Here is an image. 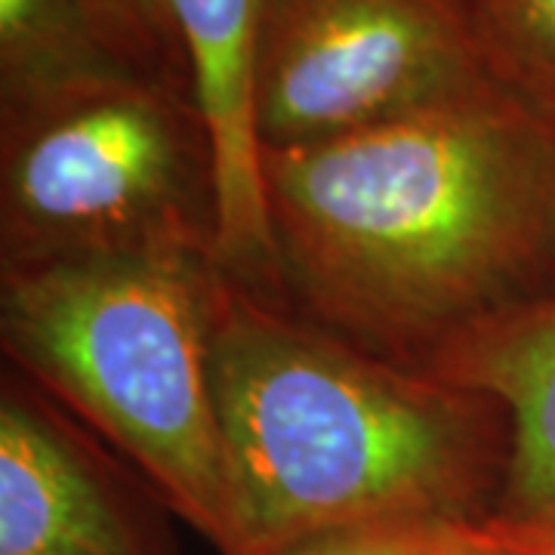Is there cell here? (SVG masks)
<instances>
[{
    "label": "cell",
    "instance_id": "cell-1",
    "mask_svg": "<svg viewBox=\"0 0 555 555\" xmlns=\"http://www.w3.org/2000/svg\"><path fill=\"white\" fill-rule=\"evenodd\" d=\"M259 164L278 275L379 356L423 364L555 266V118L509 87Z\"/></svg>",
    "mask_w": 555,
    "mask_h": 555
},
{
    "label": "cell",
    "instance_id": "cell-2",
    "mask_svg": "<svg viewBox=\"0 0 555 555\" xmlns=\"http://www.w3.org/2000/svg\"><path fill=\"white\" fill-rule=\"evenodd\" d=\"M214 392L238 555L377 518L494 513L506 423L494 401L278 312L222 272Z\"/></svg>",
    "mask_w": 555,
    "mask_h": 555
},
{
    "label": "cell",
    "instance_id": "cell-3",
    "mask_svg": "<svg viewBox=\"0 0 555 555\" xmlns=\"http://www.w3.org/2000/svg\"><path fill=\"white\" fill-rule=\"evenodd\" d=\"M219 278L214 254L185 247L10 266L0 337L43 396L118 448L219 555H238L214 392Z\"/></svg>",
    "mask_w": 555,
    "mask_h": 555
},
{
    "label": "cell",
    "instance_id": "cell-4",
    "mask_svg": "<svg viewBox=\"0 0 555 555\" xmlns=\"http://www.w3.org/2000/svg\"><path fill=\"white\" fill-rule=\"evenodd\" d=\"M3 269L207 250L217 158L192 93L118 75L0 108Z\"/></svg>",
    "mask_w": 555,
    "mask_h": 555
},
{
    "label": "cell",
    "instance_id": "cell-5",
    "mask_svg": "<svg viewBox=\"0 0 555 555\" xmlns=\"http://www.w3.org/2000/svg\"><path fill=\"white\" fill-rule=\"evenodd\" d=\"M503 87L473 0H269L259 149L352 137Z\"/></svg>",
    "mask_w": 555,
    "mask_h": 555
},
{
    "label": "cell",
    "instance_id": "cell-6",
    "mask_svg": "<svg viewBox=\"0 0 555 555\" xmlns=\"http://www.w3.org/2000/svg\"><path fill=\"white\" fill-rule=\"evenodd\" d=\"M0 555H170L60 404L10 374L0 389Z\"/></svg>",
    "mask_w": 555,
    "mask_h": 555
},
{
    "label": "cell",
    "instance_id": "cell-7",
    "mask_svg": "<svg viewBox=\"0 0 555 555\" xmlns=\"http://www.w3.org/2000/svg\"><path fill=\"white\" fill-rule=\"evenodd\" d=\"M217 158V262L238 281L278 275L254 118L269 0H164Z\"/></svg>",
    "mask_w": 555,
    "mask_h": 555
},
{
    "label": "cell",
    "instance_id": "cell-8",
    "mask_svg": "<svg viewBox=\"0 0 555 555\" xmlns=\"http://www.w3.org/2000/svg\"><path fill=\"white\" fill-rule=\"evenodd\" d=\"M416 367L500 408L506 466L491 516L555 521V294L481 321Z\"/></svg>",
    "mask_w": 555,
    "mask_h": 555
},
{
    "label": "cell",
    "instance_id": "cell-9",
    "mask_svg": "<svg viewBox=\"0 0 555 555\" xmlns=\"http://www.w3.org/2000/svg\"><path fill=\"white\" fill-rule=\"evenodd\" d=\"M118 75L139 72L80 0H0V108Z\"/></svg>",
    "mask_w": 555,
    "mask_h": 555
},
{
    "label": "cell",
    "instance_id": "cell-10",
    "mask_svg": "<svg viewBox=\"0 0 555 555\" xmlns=\"http://www.w3.org/2000/svg\"><path fill=\"white\" fill-rule=\"evenodd\" d=\"M500 80L555 118V0H473Z\"/></svg>",
    "mask_w": 555,
    "mask_h": 555
},
{
    "label": "cell",
    "instance_id": "cell-11",
    "mask_svg": "<svg viewBox=\"0 0 555 555\" xmlns=\"http://www.w3.org/2000/svg\"><path fill=\"white\" fill-rule=\"evenodd\" d=\"M478 521L377 518L299 537L266 555H476Z\"/></svg>",
    "mask_w": 555,
    "mask_h": 555
},
{
    "label": "cell",
    "instance_id": "cell-12",
    "mask_svg": "<svg viewBox=\"0 0 555 555\" xmlns=\"http://www.w3.org/2000/svg\"><path fill=\"white\" fill-rule=\"evenodd\" d=\"M108 47L142 78L192 93L189 62L164 0H80Z\"/></svg>",
    "mask_w": 555,
    "mask_h": 555
},
{
    "label": "cell",
    "instance_id": "cell-13",
    "mask_svg": "<svg viewBox=\"0 0 555 555\" xmlns=\"http://www.w3.org/2000/svg\"><path fill=\"white\" fill-rule=\"evenodd\" d=\"M476 555H555V521L481 518L476 525Z\"/></svg>",
    "mask_w": 555,
    "mask_h": 555
}]
</instances>
